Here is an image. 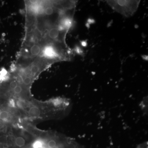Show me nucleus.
<instances>
[{"mask_svg":"<svg viewBox=\"0 0 148 148\" xmlns=\"http://www.w3.org/2000/svg\"><path fill=\"white\" fill-rule=\"evenodd\" d=\"M114 10L126 17L132 16L138 10L140 1H106Z\"/></svg>","mask_w":148,"mask_h":148,"instance_id":"1","label":"nucleus"},{"mask_svg":"<svg viewBox=\"0 0 148 148\" xmlns=\"http://www.w3.org/2000/svg\"><path fill=\"white\" fill-rule=\"evenodd\" d=\"M29 114L31 116L38 117L40 114V111L38 107L36 106L32 107L29 111Z\"/></svg>","mask_w":148,"mask_h":148,"instance_id":"2","label":"nucleus"},{"mask_svg":"<svg viewBox=\"0 0 148 148\" xmlns=\"http://www.w3.org/2000/svg\"><path fill=\"white\" fill-rule=\"evenodd\" d=\"M41 48L39 45L37 44L34 45L31 48L30 51L32 55L36 56L40 52Z\"/></svg>","mask_w":148,"mask_h":148,"instance_id":"3","label":"nucleus"},{"mask_svg":"<svg viewBox=\"0 0 148 148\" xmlns=\"http://www.w3.org/2000/svg\"><path fill=\"white\" fill-rule=\"evenodd\" d=\"M140 107L144 114L147 113L148 110V98L145 97L144 98L143 101L140 103Z\"/></svg>","mask_w":148,"mask_h":148,"instance_id":"4","label":"nucleus"},{"mask_svg":"<svg viewBox=\"0 0 148 148\" xmlns=\"http://www.w3.org/2000/svg\"><path fill=\"white\" fill-rule=\"evenodd\" d=\"M14 143L17 147H22L25 145L26 142L24 138L21 137H18L15 139Z\"/></svg>","mask_w":148,"mask_h":148,"instance_id":"5","label":"nucleus"},{"mask_svg":"<svg viewBox=\"0 0 148 148\" xmlns=\"http://www.w3.org/2000/svg\"><path fill=\"white\" fill-rule=\"evenodd\" d=\"M9 117V113L6 110H2L1 113L0 114V120L1 121L6 122L8 121Z\"/></svg>","mask_w":148,"mask_h":148,"instance_id":"6","label":"nucleus"},{"mask_svg":"<svg viewBox=\"0 0 148 148\" xmlns=\"http://www.w3.org/2000/svg\"><path fill=\"white\" fill-rule=\"evenodd\" d=\"M54 9L52 6H48L47 7L44 9V12L47 15H52L54 13Z\"/></svg>","mask_w":148,"mask_h":148,"instance_id":"7","label":"nucleus"},{"mask_svg":"<svg viewBox=\"0 0 148 148\" xmlns=\"http://www.w3.org/2000/svg\"><path fill=\"white\" fill-rule=\"evenodd\" d=\"M40 67L38 65H34L31 67L30 72L32 74H35L40 71Z\"/></svg>","mask_w":148,"mask_h":148,"instance_id":"8","label":"nucleus"},{"mask_svg":"<svg viewBox=\"0 0 148 148\" xmlns=\"http://www.w3.org/2000/svg\"><path fill=\"white\" fill-rule=\"evenodd\" d=\"M42 142L41 140H36L33 144L34 148H41L42 147Z\"/></svg>","mask_w":148,"mask_h":148,"instance_id":"9","label":"nucleus"},{"mask_svg":"<svg viewBox=\"0 0 148 148\" xmlns=\"http://www.w3.org/2000/svg\"><path fill=\"white\" fill-rule=\"evenodd\" d=\"M47 146L49 148H54L56 146V142L54 140H50L48 143Z\"/></svg>","mask_w":148,"mask_h":148,"instance_id":"10","label":"nucleus"},{"mask_svg":"<svg viewBox=\"0 0 148 148\" xmlns=\"http://www.w3.org/2000/svg\"><path fill=\"white\" fill-rule=\"evenodd\" d=\"M8 105L9 107L11 108H15L16 107V103L13 99H10L8 103Z\"/></svg>","mask_w":148,"mask_h":148,"instance_id":"11","label":"nucleus"},{"mask_svg":"<svg viewBox=\"0 0 148 148\" xmlns=\"http://www.w3.org/2000/svg\"><path fill=\"white\" fill-rule=\"evenodd\" d=\"M32 79L31 77H26L23 79V83L26 85H28L30 84L32 82Z\"/></svg>","mask_w":148,"mask_h":148,"instance_id":"12","label":"nucleus"},{"mask_svg":"<svg viewBox=\"0 0 148 148\" xmlns=\"http://www.w3.org/2000/svg\"><path fill=\"white\" fill-rule=\"evenodd\" d=\"M17 85H17V82H16L15 81H12L10 83L9 87L10 89L14 90V89L17 86Z\"/></svg>","mask_w":148,"mask_h":148,"instance_id":"13","label":"nucleus"},{"mask_svg":"<svg viewBox=\"0 0 148 148\" xmlns=\"http://www.w3.org/2000/svg\"><path fill=\"white\" fill-rule=\"evenodd\" d=\"M14 93L16 94H19L22 91V88L21 86L19 85H17V86L14 89Z\"/></svg>","mask_w":148,"mask_h":148,"instance_id":"14","label":"nucleus"},{"mask_svg":"<svg viewBox=\"0 0 148 148\" xmlns=\"http://www.w3.org/2000/svg\"><path fill=\"white\" fill-rule=\"evenodd\" d=\"M8 74V72L4 68H3L1 70V71H0V75L2 77L5 76L7 74Z\"/></svg>","mask_w":148,"mask_h":148,"instance_id":"15","label":"nucleus"},{"mask_svg":"<svg viewBox=\"0 0 148 148\" xmlns=\"http://www.w3.org/2000/svg\"><path fill=\"white\" fill-rule=\"evenodd\" d=\"M16 105L17 107L20 109L24 108V105L22 103L21 101H17L16 102Z\"/></svg>","mask_w":148,"mask_h":148,"instance_id":"16","label":"nucleus"},{"mask_svg":"<svg viewBox=\"0 0 148 148\" xmlns=\"http://www.w3.org/2000/svg\"><path fill=\"white\" fill-rule=\"evenodd\" d=\"M1 111H2L1 109V108H0V114H1Z\"/></svg>","mask_w":148,"mask_h":148,"instance_id":"17","label":"nucleus"}]
</instances>
